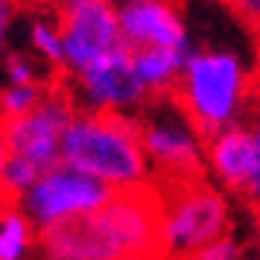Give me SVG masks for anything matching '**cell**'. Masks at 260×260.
<instances>
[{
  "label": "cell",
  "mask_w": 260,
  "mask_h": 260,
  "mask_svg": "<svg viewBox=\"0 0 260 260\" xmlns=\"http://www.w3.org/2000/svg\"><path fill=\"white\" fill-rule=\"evenodd\" d=\"M44 260H155L158 190H117L91 216L38 228Z\"/></svg>",
  "instance_id": "6da1fadb"
},
{
  "label": "cell",
  "mask_w": 260,
  "mask_h": 260,
  "mask_svg": "<svg viewBox=\"0 0 260 260\" xmlns=\"http://www.w3.org/2000/svg\"><path fill=\"white\" fill-rule=\"evenodd\" d=\"M59 164H68L114 190L152 184V170L141 146L135 114L76 108L61 135Z\"/></svg>",
  "instance_id": "7a4b0ae2"
},
{
  "label": "cell",
  "mask_w": 260,
  "mask_h": 260,
  "mask_svg": "<svg viewBox=\"0 0 260 260\" xmlns=\"http://www.w3.org/2000/svg\"><path fill=\"white\" fill-rule=\"evenodd\" d=\"M251 94V68L240 53L219 47H193L170 96L187 114L202 138H211L248 117Z\"/></svg>",
  "instance_id": "3957f363"
},
{
  "label": "cell",
  "mask_w": 260,
  "mask_h": 260,
  "mask_svg": "<svg viewBox=\"0 0 260 260\" xmlns=\"http://www.w3.org/2000/svg\"><path fill=\"white\" fill-rule=\"evenodd\" d=\"M158 190V257L184 260L228 234L231 208L205 176L155 184Z\"/></svg>",
  "instance_id": "277c9868"
},
{
  "label": "cell",
  "mask_w": 260,
  "mask_h": 260,
  "mask_svg": "<svg viewBox=\"0 0 260 260\" xmlns=\"http://www.w3.org/2000/svg\"><path fill=\"white\" fill-rule=\"evenodd\" d=\"M152 184L205 176V138L176 106L173 96H155L135 114Z\"/></svg>",
  "instance_id": "5b68a950"
},
{
  "label": "cell",
  "mask_w": 260,
  "mask_h": 260,
  "mask_svg": "<svg viewBox=\"0 0 260 260\" xmlns=\"http://www.w3.org/2000/svg\"><path fill=\"white\" fill-rule=\"evenodd\" d=\"M111 196H114V190L108 184L85 176L68 164H56L44 170L15 205L29 216V222L36 228H47L56 222L91 216Z\"/></svg>",
  "instance_id": "8992f818"
},
{
  "label": "cell",
  "mask_w": 260,
  "mask_h": 260,
  "mask_svg": "<svg viewBox=\"0 0 260 260\" xmlns=\"http://www.w3.org/2000/svg\"><path fill=\"white\" fill-rule=\"evenodd\" d=\"M73 114H76V103H73L71 91L64 82L56 79L32 111H26L15 120H3L0 135L6 141L9 155L24 158L38 173H44V170L59 164L61 135H64Z\"/></svg>",
  "instance_id": "52a82bcc"
},
{
  "label": "cell",
  "mask_w": 260,
  "mask_h": 260,
  "mask_svg": "<svg viewBox=\"0 0 260 260\" xmlns=\"http://www.w3.org/2000/svg\"><path fill=\"white\" fill-rule=\"evenodd\" d=\"M56 15L61 29V71L56 79H71L88 71L91 64L106 59L108 53H114L123 44L111 0L73 6Z\"/></svg>",
  "instance_id": "ba28073f"
},
{
  "label": "cell",
  "mask_w": 260,
  "mask_h": 260,
  "mask_svg": "<svg viewBox=\"0 0 260 260\" xmlns=\"http://www.w3.org/2000/svg\"><path fill=\"white\" fill-rule=\"evenodd\" d=\"M68 85L76 108L82 111H117V114H138L146 106V91L135 79L129 61V47L120 44L106 59L91 64L88 71L71 79H59Z\"/></svg>",
  "instance_id": "9c48e42d"
},
{
  "label": "cell",
  "mask_w": 260,
  "mask_h": 260,
  "mask_svg": "<svg viewBox=\"0 0 260 260\" xmlns=\"http://www.w3.org/2000/svg\"><path fill=\"white\" fill-rule=\"evenodd\" d=\"M205 170L216 184L237 196L257 199L260 190V135L248 120L205 138Z\"/></svg>",
  "instance_id": "30bf717a"
},
{
  "label": "cell",
  "mask_w": 260,
  "mask_h": 260,
  "mask_svg": "<svg viewBox=\"0 0 260 260\" xmlns=\"http://www.w3.org/2000/svg\"><path fill=\"white\" fill-rule=\"evenodd\" d=\"M111 6L123 47H193L178 0H111Z\"/></svg>",
  "instance_id": "8fae6325"
},
{
  "label": "cell",
  "mask_w": 260,
  "mask_h": 260,
  "mask_svg": "<svg viewBox=\"0 0 260 260\" xmlns=\"http://www.w3.org/2000/svg\"><path fill=\"white\" fill-rule=\"evenodd\" d=\"M193 47H146V50H129V61L135 79L141 82L149 100L155 96H170L176 88L181 68L187 61Z\"/></svg>",
  "instance_id": "7c38bea8"
},
{
  "label": "cell",
  "mask_w": 260,
  "mask_h": 260,
  "mask_svg": "<svg viewBox=\"0 0 260 260\" xmlns=\"http://www.w3.org/2000/svg\"><path fill=\"white\" fill-rule=\"evenodd\" d=\"M38 246V228L15 202L0 211V260H29Z\"/></svg>",
  "instance_id": "4fadbf2b"
},
{
  "label": "cell",
  "mask_w": 260,
  "mask_h": 260,
  "mask_svg": "<svg viewBox=\"0 0 260 260\" xmlns=\"http://www.w3.org/2000/svg\"><path fill=\"white\" fill-rule=\"evenodd\" d=\"M44 6V3H41ZM29 47L36 53V59L50 68L59 76L61 71V29H59V15L50 6L38 9L29 21Z\"/></svg>",
  "instance_id": "5bb4252c"
},
{
  "label": "cell",
  "mask_w": 260,
  "mask_h": 260,
  "mask_svg": "<svg viewBox=\"0 0 260 260\" xmlns=\"http://www.w3.org/2000/svg\"><path fill=\"white\" fill-rule=\"evenodd\" d=\"M53 82H29V85H9L6 82V88L0 91V123L32 111L44 100V94H47V88Z\"/></svg>",
  "instance_id": "9a60e30c"
},
{
  "label": "cell",
  "mask_w": 260,
  "mask_h": 260,
  "mask_svg": "<svg viewBox=\"0 0 260 260\" xmlns=\"http://www.w3.org/2000/svg\"><path fill=\"white\" fill-rule=\"evenodd\" d=\"M3 73H6V82L9 85H29V82H53L56 73L44 68L36 56H26V53H9L6 56V64H3Z\"/></svg>",
  "instance_id": "2e32d148"
},
{
  "label": "cell",
  "mask_w": 260,
  "mask_h": 260,
  "mask_svg": "<svg viewBox=\"0 0 260 260\" xmlns=\"http://www.w3.org/2000/svg\"><path fill=\"white\" fill-rule=\"evenodd\" d=\"M184 260H246V254H243V246L237 243L234 237L225 234L219 240L208 243V246H202L199 251L187 254Z\"/></svg>",
  "instance_id": "e0dca14e"
},
{
  "label": "cell",
  "mask_w": 260,
  "mask_h": 260,
  "mask_svg": "<svg viewBox=\"0 0 260 260\" xmlns=\"http://www.w3.org/2000/svg\"><path fill=\"white\" fill-rule=\"evenodd\" d=\"M21 6H24V0H0V53L6 50V41H9V32H12V24Z\"/></svg>",
  "instance_id": "ac0fdd59"
},
{
  "label": "cell",
  "mask_w": 260,
  "mask_h": 260,
  "mask_svg": "<svg viewBox=\"0 0 260 260\" xmlns=\"http://www.w3.org/2000/svg\"><path fill=\"white\" fill-rule=\"evenodd\" d=\"M222 3L225 9H231L234 15L246 18L248 24H257V15H260V0H216Z\"/></svg>",
  "instance_id": "d6986e66"
},
{
  "label": "cell",
  "mask_w": 260,
  "mask_h": 260,
  "mask_svg": "<svg viewBox=\"0 0 260 260\" xmlns=\"http://www.w3.org/2000/svg\"><path fill=\"white\" fill-rule=\"evenodd\" d=\"M44 6H50L53 12H64V9H73V6H85V3H96V0H41Z\"/></svg>",
  "instance_id": "ffe728a7"
},
{
  "label": "cell",
  "mask_w": 260,
  "mask_h": 260,
  "mask_svg": "<svg viewBox=\"0 0 260 260\" xmlns=\"http://www.w3.org/2000/svg\"><path fill=\"white\" fill-rule=\"evenodd\" d=\"M6 161H9V149H6V141H3V135H0V173H3Z\"/></svg>",
  "instance_id": "44dd1931"
},
{
  "label": "cell",
  "mask_w": 260,
  "mask_h": 260,
  "mask_svg": "<svg viewBox=\"0 0 260 260\" xmlns=\"http://www.w3.org/2000/svg\"><path fill=\"white\" fill-rule=\"evenodd\" d=\"M24 3H41V0H24Z\"/></svg>",
  "instance_id": "7402d4cb"
},
{
  "label": "cell",
  "mask_w": 260,
  "mask_h": 260,
  "mask_svg": "<svg viewBox=\"0 0 260 260\" xmlns=\"http://www.w3.org/2000/svg\"><path fill=\"white\" fill-rule=\"evenodd\" d=\"M3 205H6V202H3V199H0V211H3Z\"/></svg>",
  "instance_id": "603a6c76"
}]
</instances>
